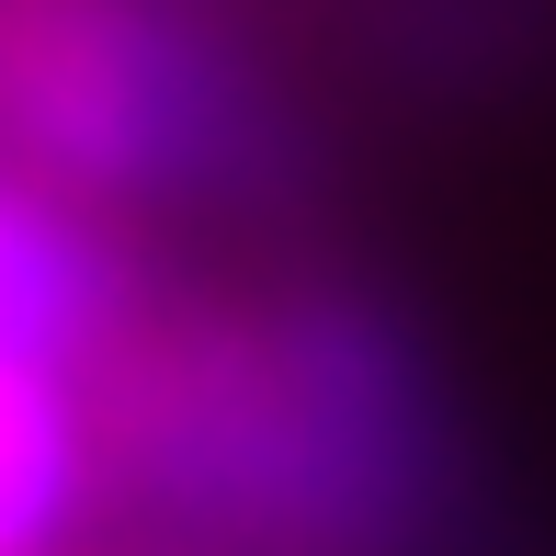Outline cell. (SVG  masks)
Instances as JSON below:
<instances>
[{"instance_id":"6da1fadb","label":"cell","mask_w":556,"mask_h":556,"mask_svg":"<svg viewBox=\"0 0 556 556\" xmlns=\"http://www.w3.org/2000/svg\"><path fill=\"white\" fill-rule=\"evenodd\" d=\"M91 397L114 500L239 534H352L397 454V364L352 295H160Z\"/></svg>"},{"instance_id":"7a4b0ae2","label":"cell","mask_w":556,"mask_h":556,"mask_svg":"<svg viewBox=\"0 0 556 556\" xmlns=\"http://www.w3.org/2000/svg\"><path fill=\"white\" fill-rule=\"evenodd\" d=\"M273 103L182 0H0V160L137 227L250 182Z\"/></svg>"},{"instance_id":"3957f363","label":"cell","mask_w":556,"mask_h":556,"mask_svg":"<svg viewBox=\"0 0 556 556\" xmlns=\"http://www.w3.org/2000/svg\"><path fill=\"white\" fill-rule=\"evenodd\" d=\"M148 307H160V285H148L137 227L0 160V352L103 375Z\"/></svg>"},{"instance_id":"277c9868","label":"cell","mask_w":556,"mask_h":556,"mask_svg":"<svg viewBox=\"0 0 556 556\" xmlns=\"http://www.w3.org/2000/svg\"><path fill=\"white\" fill-rule=\"evenodd\" d=\"M103 500H114V454L91 375L0 352V556H80Z\"/></svg>"}]
</instances>
